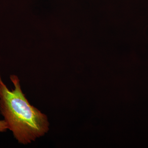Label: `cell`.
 Returning <instances> with one entry per match:
<instances>
[{
    "label": "cell",
    "mask_w": 148,
    "mask_h": 148,
    "mask_svg": "<svg viewBox=\"0 0 148 148\" xmlns=\"http://www.w3.org/2000/svg\"><path fill=\"white\" fill-rule=\"evenodd\" d=\"M10 79L14 86L11 90L0 75V113L18 143L27 145L47 133L49 122L46 115L29 103L17 76L11 75Z\"/></svg>",
    "instance_id": "6da1fadb"
},
{
    "label": "cell",
    "mask_w": 148,
    "mask_h": 148,
    "mask_svg": "<svg viewBox=\"0 0 148 148\" xmlns=\"http://www.w3.org/2000/svg\"><path fill=\"white\" fill-rule=\"evenodd\" d=\"M8 129V125L4 120H0V132H5Z\"/></svg>",
    "instance_id": "7a4b0ae2"
}]
</instances>
